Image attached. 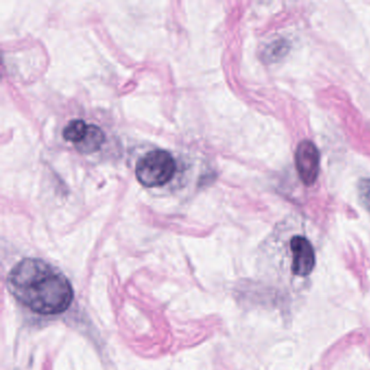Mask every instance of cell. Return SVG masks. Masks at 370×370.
Here are the masks:
<instances>
[{
    "label": "cell",
    "instance_id": "5",
    "mask_svg": "<svg viewBox=\"0 0 370 370\" xmlns=\"http://www.w3.org/2000/svg\"><path fill=\"white\" fill-rule=\"evenodd\" d=\"M105 134L100 127L89 124L87 134L83 141L76 145V149L83 155H90L100 149L101 146L105 143Z\"/></svg>",
    "mask_w": 370,
    "mask_h": 370
},
{
    "label": "cell",
    "instance_id": "1",
    "mask_svg": "<svg viewBox=\"0 0 370 370\" xmlns=\"http://www.w3.org/2000/svg\"><path fill=\"white\" fill-rule=\"evenodd\" d=\"M8 288L21 304L39 315L63 313L74 297L68 278L38 258L19 262L8 276Z\"/></svg>",
    "mask_w": 370,
    "mask_h": 370
},
{
    "label": "cell",
    "instance_id": "8",
    "mask_svg": "<svg viewBox=\"0 0 370 370\" xmlns=\"http://www.w3.org/2000/svg\"><path fill=\"white\" fill-rule=\"evenodd\" d=\"M360 198L365 205V208L370 212V178H364L358 184Z\"/></svg>",
    "mask_w": 370,
    "mask_h": 370
},
{
    "label": "cell",
    "instance_id": "7",
    "mask_svg": "<svg viewBox=\"0 0 370 370\" xmlns=\"http://www.w3.org/2000/svg\"><path fill=\"white\" fill-rule=\"evenodd\" d=\"M287 51L288 44L285 43V40H278V42L272 43V45L270 46V48L267 49V53H266V57L270 60H277V59L285 55Z\"/></svg>",
    "mask_w": 370,
    "mask_h": 370
},
{
    "label": "cell",
    "instance_id": "2",
    "mask_svg": "<svg viewBox=\"0 0 370 370\" xmlns=\"http://www.w3.org/2000/svg\"><path fill=\"white\" fill-rule=\"evenodd\" d=\"M175 159L168 151L153 150L143 155L136 166V177L147 188L161 187L172 180L176 173Z\"/></svg>",
    "mask_w": 370,
    "mask_h": 370
},
{
    "label": "cell",
    "instance_id": "4",
    "mask_svg": "<svg viewBox=\"0 0 370 370\" xmlns=\"http://www.w3.org/2000/svg\"><path fill=\"white\" fill-rule=\"evenodd\" d=\"M295 168L303 184L312 186L319 174V152L312 141H303L295 151Z\"/></svg>",
    "mask_w": 370,
    "mask_h": 370
},
{
    "label": "cell",
    "instance_id": "3",
    "mask_svg": "<svg viewBox=\"0 0 370 370\" xmlns=\"http://www.w3.org/2000/svg\"><path fill=\"white\" fill-rule=\"evenodd\" d=\"M291 270L297 277L306 278L316 264L314 247L304 236H294L290 240Z\"/></svg>",
    "mask_w": 370,
    "mask_h": 370
},
{
    "label": "cell",
    "instance_id": "6",
    "mask_svg": "<svg viewBox=\"0 0 370 370\" xmlns=\"http://www.w3.org/2000/svg\"><path fill=\"white\" fill-rule=\"evenodd\" d=\"M88 126L83 120H73L63 130V138L76 146L83 141L87 134Z\"/></svg>",
    "mask_w": 370,
    "mask_h": 370
}]
</instances>
